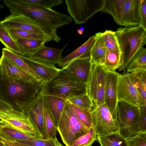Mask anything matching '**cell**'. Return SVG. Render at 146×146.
Masks as SVG:
<instances>
[{
    "label": "cell",
    "mask_w": 146,
    "mask_h": 146,
    "mask_svg": "<svg viewBox=\"0 0 146 146\" xmlns=\"http://www.w3.org/2000/svg\"><path fill=\"white\" fill-rule=\"evenodd\" d=\"M4 4L11 14L24 15L32 19L45 31L53 40L58 42L60 38L57 29L70 23L72 21L69 16L51 9L41 8L19 3L15 0H4Z\"/></svg>",
    "instance_id": "6da1fadb"
},
{
    "label": "cell",
    "mask_w": 146,
    "mask_h": 146,
    "mask_svg": "<svg viewBox=\"0 0 146 146\" xmlns=\"http://www.w3.org/2000/svg\"><path fill=\"white\" fill-rule=\"evenodd\" d=\"M42 82H31L9 78L0 71V99L17 110L15 102H30L41 93Z\"/></svg>",
    "instance_id": "7a4b0ae2"
},
{
    "label": "cell",
    "mask_w": 146,
    "mask_h": 146,
    "mask_svg": "<svg viewBox=\"0 0 146 146\" xmlns=\"http://www.w3.org/2000/svg\"><path fill=\"white\" fill-rule=\"evenodd\" d=\"M121 54L120 71L146 44V31L140 26L120 27L114 31Z\"/></svg>",
    "instance_id": "3957f363"
},
{
    "label": "cell",
    "mask_w": 146,
    "mask_h": 146,
    "mask_svg": "<svg viewBox=\"0 0 146 146\" xmlns=\"http://www.w3.org/2000/svg\"><path fill=\"white\" fill-rule=\"evenodd\" d=\"M41 92L68 100L74 96L87 94V85L61 69L48 81L42 82Z\"/></svg>",
    "instance_id": "277c9868"
},
{
    "label": "cell",
    "mask_w": 146,
    "mask_h": 146,
    "mask_svg": "<svg viewBox=\"0 0 146 146\" xmlns=\"http://www.w3.org/2000/svg\"><path fill=\"white\" fill-rule=\"evenodd\" d=\"M78 119L67 100L56 128L66 146H72L74 141L87 133L89 129Z\"/></svg>",
    "instance_id": "5b68a950"
},
{
    "label": "cell",
    "mask_w": 146,
    "mask_h": 146,
    "mask_svg": "<svg viewBox=\"0 0 146 146\" xmlns=\"http://www.w3.org/2000/svg\"><path fill=\"white\" fill-rule=\"evenodd\" d=\"M44 95L41 92L35 99L29 102H15L16 109L29 117L43 139H48L45 125L44 109Z\"/></svg>",
    "instance_id": "8992f818"
},
{
    "label": "cell",
    "mask_w": 146,
    "mask_h": 146,
    "mask_svg": "<svg viewBox=\"0 0 146 146\" xmlns=\"http://www.w3.org/2000/svg\"><path fill=\"white\" fill-rule=\"evenodd\" d=\"M104 0H65L68 12L76 24L85 23L102 9Z\"/></svg>",
    "instance_id": "52a82bcc"
},
{
    "label": "cell",
    "mask_w": 146,
    "mask_h": 146,
    "mask_svg": "<svg viewBox=\"0 0 146 146\" xmlns=\"http://www.w3.org/2000/svg\"><path fill=\"white\" fill-rule=\"evenodd\" d=\"M106 74L102 66L92 64L86 84L87 94L92 102V110L105 103Z\"/></svg>",
    "instance_id": "ba28073f"
},
{
    "label": "cell",
    "mask_w": 146,
    "mask_h": 146,
    "mask_svg": "<svg viewBox=\"0 0 146 146\" xmlns=\"http://www.w3.org/2000/svg\"><path fill=\"white\" fill-rule=\"evenodd\" d=\"M0 124L11 127L37 138L42 139L28 116L14 108L0 111Z\"/></svg>",
    "instance_id": "9c48e42d"
},
{
    "label": "cell",
    "mask_w": 146,
    "mask_h": 146,
    "mask_svg": "<svg viewBox=\"0 0 146 146\" xmlns=\"http://www.w3.org/2000/svg\"><path fill=\"white\" fill-rule=\"evenodd\" d=\"M93 125L98 136L105 135L119 132L117 120L112 116L106 103L91 111Z\"/></svg>",
    "instance_id": "30bf717a"
},
{
    "label": "cell",
    "mask_w": 146,
    "mask_h": 146,
    "mask_svg": "<svg viewBox=\"0 0 146 146\" xmlns=\"http://www.w3.org/2000/svg\"><path fill=\"white\" fill-rule=\"evenodd\" d=\"M0 23L7 29H19L37 34L49 36L38 23L24 15L10 14L0 21Z\"/></svg>",
    "instance_id": "8fae6325"
},
{
    "label": "cell",
    "mask_w": 146,
    "mask_h": 146,
    "mask_svg": "<svg viewBox=\"0 0 146 146\" xmlns=\"http://www.w3.org/2000/svg\"><path fill=\"white\" fill-rule=\"evenodd\" d=\"M119 74L117 86L118 101H123L139 107L137 92L133 76L131 73Z\"/></svg>",
    "instance_id": "7c38bea8"
},
{
    "label": "cell",
    "mask_w": 146,
    "mask_h": 146,
    "mask_svg": "<svg viewBox=\"0 0 146 146\" xmlns=\"http://www.w3.org/2000/svg\"><path fill=\"white\" fill-rule=\"evenodd\" d=\"M139 107L123 101H117L115 113L119 130L130 127L137 122Z\"/></svg>",
    "instance_id": "4fadbf2b"
},
{
    "label": "cell",
    "mask_w": 146,
    "mask_h": 146,
    "mask_svg": "<svg viewBox=\"0 0 146 146\" xmlns=\"http://www.w3.org/2000/svg\"><path fill=\"white\" fill-rule=\"evenodd\" d=\"M106 71L104 102L112 116L117 120L115 112L117 102V86L119 74L115 71Z\"/></svg>",
    "instance_id": "5bb4252c"
},
{
    "label": "cell",
    "mask_w": 146,
    "mask_h": 146,
    "mask_svg": "<svg viewBox=\"0 0 146 146\" xmlns=\"http://www.w3.org/2000/svg\"><path fill=\"white\" fill-rule=\"evenodd\" d=\"M92 65L90 58H80L74 60L61 69L81 82L86 84Z\"/></svg>",
    "instance_id": "9a60e30c"
},
{
    "label": "cell",
    "mask_w": 146,
    "mask_h": 146,
    "mask_svg": "<svg viewBox=\"0 0 146 146\" xmlns=\"http://www.w3.org/2000/svg\"><path fill=\"white\" fill-rule=\"evenodd\" d=\"M67 45L66 44L60 49L49 47L44 45L33 51L25 54L22 56L47 63L57 64L62 58V53Z\"/></svg>",
    "instance_id": "2e32d148"
},
{
    "label": "cell",
    "mask_w": 146,
    "mask_h": 146,
    "mask_svg": "<svg viewBox=\"0 0 146 146\" xmlns=\"http://www.w3.org/2000/svg\"><path fill=\"white\" fill-rule=\"evenodd\" d=\"M141 0H125L121 26H140Z\"/></svg>",
    "instance_id": "e0dca14e"
},
{
    "label": "cell",
    "mask_w": 146,
    "mask_h": 146,
    "mask_svg": "<svg viewBox=\"0 0 146 146\" xmlns=\"http://www.w3.org/2000/svg\"><path fill=\"white\" fill-rule=\"evenodd\" d=\"M19 56L39 77L43 82L48 81L54 76L60 70L55 64L30 59Z\"/></svg>",
    "instance_id": "ac0fdd59"
},
{
    "label": "cell",
    "mask_w": 146,
    "mask_h": 146,
    "mask_svg": "<svg viewBox=\"0 0 146 146\" xmlns=\"http://www.w3.org/2000/svg\"><path fill=\"white\" fill-rule=\"evenodd\" d=\"M0 71L4 76L15 79L31 82L41 81L18 67L2 55L0 58Z\"/></svg>",
    "instance_id": "d6986e66"
},
{
    "label": "cell",
    "mask_w": 146,
    "mask_h": 146,
    "mask_svg": "<svg viewBox=\"0 0 146 146\" xmlns=\"http://www.w3.org/2000/svg\"><path fill=\"white\" fill-rule=\"evenodd\" d=\"M95 35L91 36L83 44L72 52L62 57L57 64L63 68L70 63L76 59L84 58H90L91 49L95 41Z\"/></svg>",
    "instance_id": "ffe728a7"
},
{
    "label": "cell",
    "mask_w": 146,
    "mask_h": 146,
    "mask_svg": "<svg viewBox=\"0 0 146 146\" xmlns=\"http://www.w3.org/2000/svg\"><path fill=\"white\" fill-rule=\"evenodd\" d=\"M44 104L48 110L56 127L67 100L51 95H44Z\"/></svg>",
    "instance_id": "44dd1931"
},
{
    "label": "cell",
    "mask_w": 146,
    "mask_h": 146,
    "mask_svg": "<svg viewBox=\"0 0 146 146\" xmlns=\"http://www.w3.org/2000/svg\"><path fill=\"white\" fill-rule=\"evenodd\" d=\"M102 33L98 32L95 35V41L90 52L92 64L102 66L105 63L106 53Z\"/></svg>",
    "instance_id": "7402d4cb"
},
{
    "label": "cell",
    "mask_w": 146,
    "mask_h": 146,
    "mask_svg": "<svg viewBox=\"0 0 146 146\" xmlns=\"http://www.w3.org/2000/svg\"><path fill=\"white\" fill-rule=\"evenodd\" d=\"M125 0H104L101 11L110 14L115 22L121 26Z\"/></svg>",
    "instance_id": "603a6c76"
},
{
    "label": "cell",
    "mask_w": 146,
    "mask_h": 146,
    "mask_svg": "<svg viewBox=\"0 0 146 146\" xmlns=\"http://www.w3.org/2000/svg\"><path fill=\"white\" fill-rule=\"evenodd\" d=\"M131 73L133 78L139 106H146V70Z\"/></svg>",
    "instance_id": "cb8c5ba5"
},
{
    "label": "cell",
    "mask_w": 146,
    "mask_h": 146,
    "mask_svg": "<svg viewBox=\"0 0 146 146\" xmlns=\"http://www.w3.org/2000/svg\"><path fill=\"white\" fill-rule=\"evenodd\" d=\"M2 55L38 80L41 81L39 77L19 56L6 48H2Z\"/></svg>",
    "instance_id": "d4e9b609"
},
{
    "label": "cell",
    "mask_w": 146,
    "mask_h": 146,
    "mask_svg": "<svg viewBox=\"0 0 146 146\" xmlns=\"http://www.w3.org/2000/svg\"><path fill=\"white\" fill-rule=\"evenodd\" d=\"M51 39L40 40L32 39H19L15 40L21 51V56L33 51L44 44Z\"/></svg>",
    "instance_id": "484cf974"
},
{
    "label": "cell",
    "mask_w": 146,
    "mask_h": 146,
    "mask_svg": "<svg viewBox=\"0 0 146 146\" xmlns=\"http://www.w3.org/2000/svg\"><path fill=\"white\" fill-rule=\"evenodd\" d=\"M126 70L130 73L146 70V48H143L131 59Z\"/></svg>",
    "instance_id": "4316f807"
},
{
    "label": "cell",
    "mask_w": 146,
    "mask_h": 146,
    "mask_svg": "<svg viewBox=\"0 0 146 146\" xmlns=\"http://www.w3.org/2000/svg\"><path fill=\"white\" fill-rule=\"evenodd\" d=\"M97 140L100 146H128L126 139L119 132L105 135L97 136Z\"/></svg>",
    "instance_id": "83f0119b"
},
{
    "label": "cell",
    "mask_w": 146,
    "mask_h": 146,
    "mask_svg": "<svg viewBox=\"0 0 146 146\" xmlns=\"http://www.w3.org/2000/svg\"><path fill=\"white\" fill-rule=\"evenodd\" d=\"M0 136L13 140L37 138L11 127L1 124H0Z\"/></svg>",
    "instance_id": "f1b7e54d"
},
{
    "label": "cell",
    "mask_w": 146,
    "mask_h": 146,
    "mask_svg": "<svg viewBox=\"0 0 146 146\" xmlns=\"http://www.w3.org/2000/svg\"><path fill=\"white\" fill-rule=\"evenodd\" d=\"M0 42L8 49L18 54H21L18 45L12 38L8 30L0 23Z\"/></svg>",
    "instance_id": "f546056e"
},
{
    "label": "cell",
    "mask_w": 146,
    "mask_h": 146,
    "mask_svg": "<svg viewBox=\"0 0 146 146\" xmlns=\"http://www.w3.org/2000/svg\"><path fill=\"white\" fill-rule=\"evenodd\" d=\"M121 61L120 51H107L105 61L102 66L106 71H115L119 68Z\"/></svg>",
    "instance_id": "4dcf8cb0"
},
{
    "label": "cell",
    "mask_w": 146,
    "mask_h": 146,
    "mask_svg": "<svg viewBox=\"0 0 146 146\" xmlns=\"http://www.w3.org/2000/svg\"><path fill=\"white\" fill-rule=\"evenodd\" d=\"M12 38L15 41L19 39H32L40 40L51 39L53 40L50 36L37 34L25 31L10 29H7Z\"/></svg>",
    "instance_id": "1f68e13d"
},
{
    "label": "cell",
    "mask_w": 146,
    "mask_h": 146,
    "mask_svg": "<svg viewBox=\"0 0 146 146\" xmlns=\"http://www.w3.org/2000/svg\"><path fill=\"white\" fill-rule=\"evenodd\" d=\"M7 139L19 146H54L55 145V139H52L33 138L15 140Z\"/></svg>",
    "instance_id": "d6a6232c"
},
{
    "label": "cell",
    "mask_w": 146,
    "mask_h": 146,
    "mask_svg": "<svg viewBox=\"0 0 146 146\" xmlns=\"http://www.w3.org/2000/svg\"><path fill=\"white\" fill-rule=\"evenodd\" d=\"M20 3L37 7L41 8L51 9L55 6L62 4V0H15Z\"/></svg>",
    "instance_id": "836d02e7"
},
{
    "label": "cell",
    "mask_w": 146,
    "mask_h": 146,
    "mask_svg": "<svg viewBox=\"0 0 146 146\" xmlns=\"http://www.w3.org/2000/svg\"><path fill=\"white\" fill-rule=\"evenodd\" d=\"M97 136L95 128L92 125L88 133L76 139L72 146H92L97 140Z\"/></svg>",
    "instance_id": "e575fe53"
},
{
    "label": "cell",
    "mask_w": 146,
    "mask_h": 146,
    "mask_svg": "<svg viewBox=\"0 0 146 146\" xmlns=\"http://www.w3.org/2000/svg\"><path fill=\"white\" fill-rule=\"evenodd\" d=\"M102 35L106 51H120L114 31L106 30L102 33Z\"/></svg>",
    "instance_id": "d590c367"
},
{
    "label": "cell",
    "mask_w": 146,
    "mask_h": 146,
    "mask_svg": "<svg viewBox=\"0 0 146 146\" xmlns=\"http://www.w3.org/2000/svg\"><path fill=\"white\" fill-rule=\"evenodd\" d=\"M76 115L80 121L86 127L90 128L93 125L91 112L70 103Z\"/></svg>",
    "instance_id": "8d00e7d4"
},
{
    "label": "cell",
    "mask_w": 146,
    "mask_h": 146,
    "mask_svg": "<svg viewBox=\"0 0 146 146\" xmlns=\"http://www.w3.org/2000/svg\"><path fill=\"white\" fill-rule=\"evenodd\" d=\"M68 100L79 107L91 112L92 110V103L87 94L74 97Z\"/></svg>",
    "instance_id": "74e56055"
},
{
    "label": "cell",
    "mask_w": 146,
    "mask_h": 146,
    "mask_svg": "<svg viewBox=\"0 0 146 146\" xmlns=\"http://www.w3.org/2000/svg\"><path fill=\"white\" fill-rule=\"evenodd\" d=\"M44 113L45 125L48 138L55 139L56 138V128L48 110L44 106Z\"/></svg>",
    "instance_id": "f35d334b"
},
{
    "label": "cell",
    "mask_w": 146,
    "mask_h": 146,
    "mask_svg": "<svg viewBox=\"0 0 146 146\" xmlns=\"http://www.w3.org/2000/svg\"><path fill=\"white\" fill-rule=\"evenodd\" d=\"M128 146H146V132L126 139Z\"/></svg>",
    "instance_id": "ab89813d"
},
{
    "label": "cell",
    "mask_w": 146,
    "mask_h": 146,
    "mask_svg": "<svg viewBox=\"0 0 146 146\" xmlns=\"http://www.w3.org/2000/svg\"><path fill=\"white\" fill-rule=\"evenodd\" d=\"M139 108V115L135 124L141 133L146 132V106H140Z\"/></svg>",
    "instance_id": "60d3db41"
},
{
    "label": "cell",
    "mask_w": 146,
    "mask_h": 146,
    "mask_svg": "<svg viewBox=\"0 0 146 146\" xmlns=\"http://www.w3.org/2000/svg\"><path fill=\"white\" fill-rule=\"evenodd\" d=\"M140 26L146 31V0H141Z\"/></svg>",
    "instance_id": "b9f144b4"
},
{
    "label": "cell",
    "mask_w": 146,
    "mask_h": 146,
    "mask_svg": "<svg viewBox=\"0 0 146 146\" xmlns=\"http://www.w3.org/2000/svg\"><path fill=\"white\" fill-rule=\"evenodd\" d=\"M14 108L10 104L0 99V111Z\"/></svg>",
    "instance_id": "7bdbcfd3"
},
{
    "label": "cell",
    "mask_w": 146,
    "mask_h": 146,
    "mask_svg": "<svg viewBox=\"0 0 146 146\" xmlns=\"http://www.w3.org/2000/svg\"><path fill=\"white\" fill-rule=\"evenodd\" d=\"M1 144L2 146H19L4 138H2Z\"/></svg>",
    "instance_id": "ee69618b"
},
{
    "label": "cell",
    "mask_w": 146,
    "mask_h": 146,
    "mask_svg": "<svg viewBox=\"0 0 146 146\" xmlns=\"http://www.w3.org/2000/svg\"><path fill=\"white\" fill-rule=\"evenodd\" d=\"M54 146H63L57 140V138L55 139V145Z\"/></svg>",
    "instance_id": "f6af8a7d"
},
{
    "label": "cell",
    "mask_w": 146,
    "mask_h": 146,
    "mask_svg": "<svg viewBox=\"0 0 146 146\" xmlns=\"http://www.w3.org/2000/svg\"><path fill=\"white\" fill-rule=\"evenodd\" d=\"M77 31L78 33L80 34H82L83 32V31L80 29H78Z\"/></svg>",
    "instance_id": "bcb514c9"
},
{
    "label": "cell",
    "mask_w": 146,
    "mask_h": 146,
    "mask_svg": "<svg viewBox=\"0 0 146 146\" xmlns=\"http://www.w3.org/2000/svg\"><path fill=\"white\" fill-rule=\"evenodd\" d=\"M4 7V6L3 5H2L1 4H0V8H3Z\"/></svg>",
    "instance_id": "7dc6e473"
},
{
    "label": "cell",
    "mask_w": 146,
    "mask_h": 146,
    "mask_svg": "<svg viewBox=\"0 0 146 146\" xmlns=\"http://www.w3.org/2000/svg\"></svg>",
    "instance_id": "c3c4849f"
}]
</instances>
